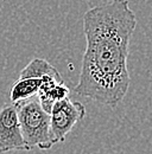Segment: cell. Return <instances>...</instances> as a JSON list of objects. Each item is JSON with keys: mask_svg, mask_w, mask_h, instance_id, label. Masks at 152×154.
Masks as SVG:
<instances>
[{"mask_svg": "<svg viewBox=\"0 0 152 154\" xmlns=\"http://www.w3.org/2000/svg\"><path fill=\"white\" fill-rule=\"evenodd\" d=\"M137 18L127 0H111L83 14L87 45L74 88L77 95L109 107L124 100L131 83L127 58Z\"/></svg>", "mask_w": 152, "mask_h": 154, "instance_id": "cell-1", "label": "cell"}, {"mask_svg": "<svg viewBox=\"0 0 152 154\" xmlns=\"http://www.w3.org/2000/svg\"><path fill=\"white\" fill-rule=\"evenodd\" d=\"M14 104L18 110L23 137L29 149H50L58 142L51 129L50 113L43 108L38 95Z\"/></svg>", "mask_w": 152, "mask_h": 154, "instance_id": "cell-2", "label": "cell"}, {"mask_svg": "<svg viewBox=\"0 0 152 154\" xmlns=\"http://www.w3.org/2000/svg\"><path fill=\"white\" fill-rule=\"evenodd\" d=\"M84 116L86 108L78 101H71L69 97H65L55 102L50 112V121L57 141H64L76 123L82 121Z\"/></svg>", "mask_w": 152, "mask_h": 154, "instance_id": "cell-3", "label": "cell"}, {"mask_svg": "<svg viewBox=\"0 0 152 154\" xmlns=\"http://www.w3.org/2000/svg\"><path fill=\"white\" fill-rule=\"evenodd\" d=\"M10 151H30L23 137L17 107L12 102L0 109V153Z\"/></svg>", "mask_w": 152, "mask_h": 154, "instance_id": "cell-4", "label": "cell"}, {"mask_svg": "<svg viewBox=\"0 0 152 154\" xmlns=\"http://www.w3.org/2000/svg\"><path fill=\"white\" fill-rule=\"evenodd\" d=\"M59 74L58 71L52 72V74H48L43 77L38 76H26V77H20L19 76L18 81L13 84L11 93H10V98L12 103H16L21 100H26L29 97H32L37 95L42 84L44 83V79L46 76L50 75H57Z\"/></svg>", "mask_w": 152, "mask_h": 154, "instance_id": "cell-5", "label": "cell"}]
</instances>
